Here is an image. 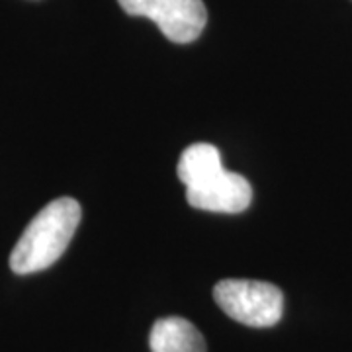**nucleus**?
<instances>
[{
  "label": "nucleus",
  "instance_id": "obj_1",
  "mask_svg": "<svg viewBox=\"0 0 352 352\" xmlns=\"http://www.w3.org/2000/svg\"><path fill=\"white\" fill-rule=\"evenodd\" d=\"M80 215V204L73 198H57L47 204L16 243L10 268L16 274H34L57 263L76 233Z\"/></svg>",
  "mask_w": 352,
  "mask_h": 352
},
{
  "label": "nucleus",
  "instance_id": "obj_2",
  "mask_svg": "<svg viewBox=\"0 0 352 352\" xmlns=\"http://www.w3.org/2000/svg\"><path fill=\"white\" fill-rule=\"evenodd\" d=\"M214 300L231 319L249 327H274L284 314L280 288L258 280H221L214 288Z\"/></svg>",
  "mask_w": 352,
  "mask_h": 352
},
{
  "label": "nucleus",
  "instance_id": "obj_3",
  "mask_svg": "<svg viewBox=\"0 0 352 352\" xmlns=\"http://www.w3.org/2000/svg\"><path fill=\"white\" fill-rule=\"evenodd\" d=\"M129 16L149 18L163 36L175 43H190L200 38L208 22L201 0H118Z\"/></svg>",
  "mask_w": 352,
  "mask_h": 352
},
{
  "label": "nucleus",
  "instance_id": "obj_4",
  "mask_svg": "<svg viewBox=\"0 0 352 352\" xmlns=\"http://www.w3.org/2000/svg\"><path fill=\"white\" fill-rule=\"evenodd\" d=\"M186 200L192 208L217 214H241L252 201L249 180L237 173L221 170L204 182L186 188Z\"/></svg>",
  "mask_w": 352,
  "mask_h": 352
},
{
  "label": "nucleus",
  "instance_id": "obj_5",
  "mask_svg": "<svg viewBox=\"0 0 352 352\" xmlns=\"http://www.w3.org/2000/svg\"><path fill=\"white\" fill-rule=\"evenodd\" d=\"M149 346L151 352H206V340L186 319L164 317L155 321Z\"/></svg>",
  "mask_w": 352,
  "mask_h": 352
},
{
  "label": "nucleus",
  "instance_id": "obj_6",
  "mask_svg": "<svg viewBox=\"0 0 352 352\" xmlns=\"http://www.w3.org/2000/svg\"><path fill=\"white\" fill-rule=\"evenodd\" d=\"M221 170H223L221 155L217 151V147L210 143H196V145H190L188 149H184L178 161V168H176L180 182L186 188L200 184L206 178L217 175Z\"/></svg>",
  "mask_w": 352,
  "mask_h": 352
}]
</instances>
